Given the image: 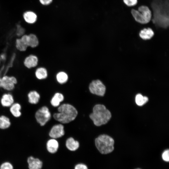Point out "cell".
<instances>
[{
    "mask_svg": "<svg viewBox=\"0 0 169 169\" xmlns=\"http://www.w3.org/2000/svg\"><path fill=\"white\" fill-rule=\"evenodd\" d=\"M28 46L31 49L37 48L39 45V41L37 35L33 33L28 34Z\"/></svg>",
    "mask_w": 169,
    "mask_h": 169,
    "instance_id": "20",
    "label": "cell"
},
{
    "mask_svg": "<svg viewBox=\"0 0 169 169\" xmlns=\"http://www.w3.org/2000/svg\"><path fill=\"white\" fill-rule=\"evenodd\" d=\"M51 117V113L48 108L46 106L41 107L36 111L35 114L36 120L41 126L44 125Z\"/></svg>",
    "mask_w": 169,
    "mask_h": 169,
    "instance_id": "7",
    "label": "cell"
},
{
    "mask_svg": "<svg viewBox=\"0 0 169 169\" xmlns=\"http://www.w3.org/2000/svg\"><path fill=\"white\" fill-rule=\"evenodd\" d=\"M64 134L63 125L61 124H58L53 126L49 131V135L52 138L56 139L62 137Z\"/></svg>",
    "mask_w": 169,
    "mask_h": 169,
    "instance_id": "11",
    "label": "cell"
},
{
    "mask_svg": "<svg viewBox=\"0 0 169 169\" xmlns=\"http://www.w3.org/2000/svg\"><path fill=\"white\" fill-rule=\"evenodd\" d=\"M23 18L27 23L32 24L36 22L37 16L34 12L31 11H28L24 13Z\"/></svg>",
    "mask_w": 169,
    "mask_h": 169,
    "instance_id": "19",
    "label": "cell"
},
{
    "mask_svg": "<svg viewBox=\"0 0 169 169\" xmlns=\"http://www.w3.org/2000/svg\"><path fill=\"white\" fill-rule=\"evenodd\" d=\"M40 3L43 5H47L50 3L52 0H39Z\"/></svg>",
    "mask_w": 169,
    "mask_h": 169,
    "instance_id": "31",
    "label": "cell"
},
{
    "mask_svg": "<svg viewBox=\"0 0 169 169\" xmlns=\"http://www.w3.org/2000/svg\"><path fill=\"white\" fill-rule=\"evenodd\" d=\"M89 89L90 92L100 96L104 95L105 92V87L99 80L93 81L90 84Z\"/></svg>",
    "mask_w": 169,
    "mask_h": 169,
    "instance_id": "9",
    "label": "cell"
},
{
    "mask_svg": "<svg viewBox=\"0 0 169 169\" xmlns=\"http://www.w3.org/2000/svg\"><path fill=\"white\" fill-rule=\"evenodd\" d=\"M111 114L103 105L97 104L93 107L89 116L94 124L100 126L107 123L111 117Z\"/></svg>",
    "mask_w": 169,
    "mask_h": 169,
    "instance_id": "3",
    "label": "cell"
},
{
    "mask_svg": "<svg viewBox=\"0 0 169 169\" xmlns=\"http://www.w3.org/2000/svg\"><path fill=\"white\" fill-rule=\"evenodd\" d=\"M124 3L128 7H133L136 5L137 0H123Z\"/></svg>",
    "mask_w": 169,
    "mask_h": 169,
    "instance_id": "28",
    "label": "cell"
},
{
    "mask_svg": "<svg viewBox=\"0 0 169 169\" xmlns=\"http://www.w3.org/2000/svg\"><path fill=\"white\" fill-rule=\"evenodd\" d=\"M22 105L18 102H14L9 107V111L11 115L15 118L20 117L22 115Z\"/></svg>",
    "mask_w": 169,
    "mask_h": 169,
    "instance_id": "14",
    "label": "cell"
},
{
    "mask_svg": "<svg viewBox=\"0 0 169 169\" xmlns=\"http://www.w3.org/2000/svg\"><path fill=\"white\" fill-rule=\"evenodd\" d=\"M33 70L34 75L37 79L41 80L46 79L48 76V72L46 69L40 67L36 68Z\"/></svg>",
    "mask_w": 169,
    "mask_h": 169,
    "instance_id": "16",
    "label": "cell"
},
{
    "mask_svg": "<svg viewBox=\"0 0 169 169\" xmlns=\"http://www.w3.org/2000/svg\"><path fill=\"white\" fill-rule=\"evenodd\" d=\"M58 142L54 139L49 140L46 143V148L49 152L51 153H56L59 148Z\"/></svg>",
    "mask_w": 169,
    "mask_h": 169,
    "instance_id": "17",
    "label": "cell"
},
{
    "mask_svg": "<svg viewBox=\"0 0 169 169\" xmlns=\"http://www.w3.org/2000/svg\"><path fill=\"white\" fill-rule=\"evenodd\" d=\"M14 48L18 52L24 53L28 49V47L20 37L16 38L14 41Z\"/></svg>",
    "mask_w": 169,
    "mask_h": 169,
    "instance_id": "15",
    "label": "cell"
},
{
    "mask_svg": "<svg viewBox=\"0 0 169 169\" xmlns=\"http://www.w3.org/2000/svg\"><path fill=\"white\" fill-rule=\"evenodd\" d=\"M140 37L143 39H149L154 35V33L152 29L150 27L144 28L141 30L139 33Z\"/></svg>",
    "mask_w": 169,
    "mask_h": 169,
    "instance_id": "18",
    "label": "cell"
},
{
    "mask_svg": "<svg viewBox=\"0 0 169 169\" xmlns=\"http://www.w3.org/2000/svg\"><path fill=\"white\" fill-rule=\"evenodd\" d=\"M56 79L58 82L60 84H64L67 82L68 79L67 74L64 72H60L56 75Z\"/></svg>",
    "mask_w": 169,
    "mask_h": 169,
    "instance_id": "25",
    "label": "cell"
},
{
    "mask_svg": "<svg viewBox=\"0 0 169 169\" xmlns=\"http://www.w3.org/2000/svg\"><path fill=\"white\" fill-rule=\"evenodd\" d=\"M141 169L140 168H136V169Z\"/></svg>",
    "mask_w": 169,
    "mask_h": 169,
    "instance_id": "32",
    "label": "cell"
},
{
    "mask_svg": "<svg viewBox=\"0 0 169 169\" xmlns=\"http://www.w3.org/2000/svg\"><path fill=\"white\" fill-rule=\"evenodd\" d=\"M169 0H153L150 10L151 21L156 28L167 29L169 25Z\"/></svg>",
    "mask_w": 169,
    "mask_h": 169,
    "instance_id": "1",
    "label": "cell"
},
{
    "mask_svg": "<svg viewBox=\"0 0 169 169\" xmlns=\"http://www.w3.org/2000/svg\"><path fill=\"white\" fill-rule=\"evenodd\" d=\"M38 62V56L34 54L30 53L25 56L23 59L22 64L25 68L31 69L37 67Z\"/></svg>",
    "mask_w": 169,
    "mask_h": 169,
    "instance_id": "8",
    "label": "cell"
},
{
    "mask_svg": "<svg viewBox=\"0 0 169 169\" xmlns=\"http://www.w3.org/2000/svg\"><path fill=\"white\" fill-rule=\"evenodd\" d=\"M28 102L31 105H36L40 100V96L39 93L35 90H30L27 94Z\"/></svg>",
    "mask_w": 169,
    "mask_h": 169,
    "instance_id": "13",
    "label": "cell"
},
{
    "mask_svg": "<svg viewBox=\"0 0 169 169\" xmlns=\"http://www.w3.org/2000/svg\"><path fill=\"white\" fill-rule=\"evenodd\" d=\"M29 169H41L43 162L39 159L32 156H29L27 159Z\"/></svg>",
    "mask_w": 169,
    "mask_h": 169,
    "instance_id": "12",
    "label": "cell"
},
{
    "mask_svg": "<svg viewBox=\"0 0 169 169\" xmlns=\"http://www.w3.org/2000/svg\"><path fill=\"white\" fill-rule=\"evenodd\" d=\"M16 35L17 37L19 38L25 34V30L20 25H18L17 26Z\"/></svg>",
    "mask_w": 169,
    "mask_h": 169,
    "instance_id": "26",
    "label": "cell"
},
{
    "mask_svg": "<svg viewBox=\"0 0 169 169\" xmlns=\"http://www.w3.org/2000/svg\"><path fill=\"white\" fill-rule=\"evenodd\" d=\"M58 112L53 115L54 118L63 124L69 123L74 120L78 114V111L72 105L68 104H63L58 108Z\"/></svg>",
    "mask_w": 169,
    "mask_h": 169,
    "instance_id": "2",
    "label": "cell"
},
{
    "mask_svg": "<svg viewBox=\"0 0 169 169\" xmlns=\"http://www.w3.org/2000/svg\"><path fill=\"white\" fill-rule=\"evenodd\" d=\"M162 157L163 160L166 162L169 161V151L168 150H165L162 154Z\"/></svg>",
    "mask_w": 169,
    "mask_h": 169,
    "instance_id": "29",
    "label": "cell"
},
{
    "mask_svg": "<svg viewBox=\"0 0 169 169\" xmlns=\"http://www.w3.org/2000/svg\"><path fill=\"white\" fill-rule=\"evenodd\" d=\"M18 83V79L14 75L7 74L0 77V89L6 92L13 91Z\"/></svg>",
    "mask_w": 169,
    "mask_h": 169,
    "instance_id": "6",
    "label": "cell"
},
{
    "mask_svg": "<svg viewBox=\"0 0 169 169\" xmlns=\"http://www.w3.org/2000/svg\"><path fill=\"white\" fill-rule=\"evenodd\" d=\"M79 143L74 140L72 137L68 138L66 142V146L67 148L71 151L76 150L79 147Z\"/></svg>",
    "mask_w": 169,
    "mask_h": 169,
    "instance_id": "22",
    "label": "cell"
},
{
    "mask_svg": "<svg viewBox=\"0 0 169 169\" xmlns=\"http://www.w3.org/2000/svg\"><path fill=\"white\" fill-rule=\"evenodd\" d=\"M74 169H88L86 165L80 163L76 164L74 166Z\"/></svg>",
    "mask_w": 169,
    "mask_h": 169,
    "instance_id": "30",
    "label": "cell"
},
{
    "mask_svg": "<svg viewBox=\"0 0 169 169\" xmlns=\"http://www.w3.org/2000/svg\"><path fill=\"white\" fill-rule=\"evenodd\" d=\"M11 125L10 119L7 115H0V129L5 130L8 129Z\"/></svg>",
    "mask_w": 169,
    "mask_h": 169,
    "instance_id": "21",
    "label": "cell"
},
{
    "mask_svg": "<svg viewBox=\"0 0 169 169\" xmlns=\"http://www.w3.org/2000/svg\"><path fill=\"white\" fill-rule=\"evenodd\" d=\"M0 169H13V166L10 162L6 161L1 165Z\"/></svg>",
    "mask_w": 169,
    "mask_h": 169,
    "instance_id": "27",
    "label": "cell"
},
{
    "mask_svg": "<svg viewBox=\"0 0 169 169\" xmlns=\"http://www.w3.org/2000/svg\"><path fill=\"white\" fill-rule=\"evenodd\" d=\"M15 102L13 95L9 92H6L1 95L0 99V103L4 108H9Z\"/></svg>",
    "mask_w": 169,
    "mask_h": 169,
    "instance_id": "10",
    "label": "cell"
},
{
    "mask_svg": "<svg viewBox=\"0 0 169 169\" xmlns=\"http://www.w3.org/2000/svg\"><path fill=\"white\" fill-rule=\"evenodd\" d=\"M131 13L135 20L141 24L148 23L151 19V12L146 6H141L138 8L137 10L132 9Z\"/></svg>",
    "mask_w": 169,
    "mask_h": 169,
    "instance_id": "5",
    "label": "cell"
},
{
    "mask_svg": "<svg viewBox=\"0 0 169 169\" xmlns=\"http://www.w3.org/2000/svg\"><path fill=\"white\" fill-rule=\"evenodd\" d=\"M96 147L102 154H107L112 152L114 149V141L110 136L105 134L101 135L95 140Z\"/></svg>",
    "mask_w": 169,
    "mask_h": 169,
    "instance_id": "4",
    "label": "cell"
},
{
    "mask_svg": "<svg viewBox=\"0 0 169 169\" xmlns=\"http://www.w3.org/2000/svg\"><path fill=\"white\" fill-rule=\"evenodd\" d=\"M148 99L146 96H143L141 94H138L136 97L135 100L137 105L139 106H142L148 101Z\"/></svg>",
    "mask_w": 169,
    "mask_h": 169,
    "instance_id": "24",
    "label": "cell"
},
{
    "mask_svg": "<svg viewBox=\"0 0 169 169\" xmlns=\"http://www.w3.org/2000/svg\"><path fill=\"white\" fill-rule=\"evenodd\" d=\"M64 99V96L61 93H55L51 99L50 103L52 106L57 107L59 105L61 102Z\"/></svg>",
    "mask_w": 169,
    "mask_h": 169,
    "instance_id": "23",
    "label": "cell"
}]
</instances>
